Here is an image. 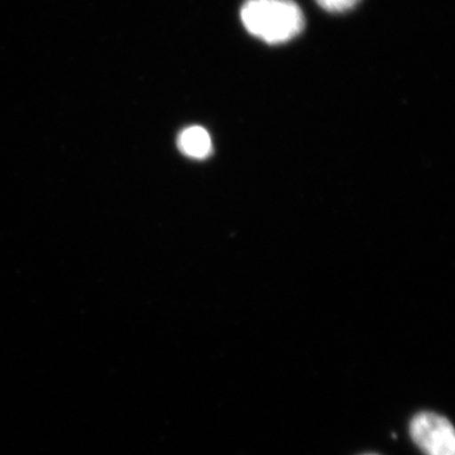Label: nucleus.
<instances>
[{
	"mask_svg": "<svg viewBox=\"0 0 455 455\" xmlns=\"http://www.w3.org/2000/svg\"><path fill=\"white\" fill-rule=\"evenodd\" d=\"M361 0H316L317 4L331 13H344L355 8Z\"/></svg>",
	"mask_w": 455,
	"mask_h": 455,
	"instance_id": "20e7f679",
	"label": "nucleus"
},
{
	"mask_svg": "<svg viewBox=\"0 0 455 455\" xmlns=\"http://www.w3.org/2000/svg\"><path fill=\"white\" fill-rule=\"evenodd\" d=\"M241 18L251 35L268 44H286L305 28L304 13L293 0H247Z\"/></svg>",
	"mask_w": 455,
	"mask_h": 455,
	"instance_id": "f257e3e1",
	"label": "nucleus"
},
{
	"mask_svg": "<svg viewBox=\"0 0 455 455\" xmlns=\"http://www.w3.org/2000/svg\"><path fill=\"white\" fill-rule=\"evenodd\" d=\"M368 455H374V454H368Z\"/></svg>",
	"mask_w": 455,
	"mask_h": 455,
	"instance_id": "39448f33",
	"label": "nucleus"
},
{
	"mask_svg": "<svg viewBox=\"0 0 455 455\" xmlns=\"http://www.w3.org/2000/svg\"><path fill=\"white\" fill-rule=\"evenodd\" d=\"M181 152L194 158H205L212 152V140L202 127H190L179 137Z\"/></svg>",
	"mask_w": 455,
	"mask_h": 455,
	"instance_id": "7ed1b4c3",
	"label": "nucleus"
},
{
	"mask_svg": "<svg viewBox=\"0 0 455 455\" xmlns=\"http://www.w3.org/2000/svg\"><path fill=\"white\" fill-rule=\"evenodd\" d=\"M410 434L425 455H455L454 427L444 416L434 412L415 415Z\"/></svg>",
	"mask_w": 455,
	"mask_h": 455,
	"instance_id": "f03ea898",
	"label": "nucleus"
}]
</instances>
